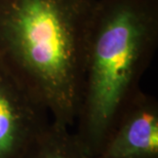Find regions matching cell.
<instances>
[{"mask_svg": "<svg viewBox=\"0 0 158 158\" xmlns=\"http://www.w3.org/2000/svg\"><path fill=\"white\" fill-rule=\"evenodd\" d=\"M96 0H0V64L74 127L84 42Z\"/></svg>", "mask_w": 158, "mask_h": 158, "instance_id": "6da1fadb", "label": "cell"}, {"mask_svg": "<svg viewBox=\"0 0 158 158\" xmlns=\"http://www.w3.org/2000/svg\"><path fill=\"white\" fill-rule=\"evenodd\" d=\"M158 44V0H96L84 42L74 132L90 156L99 152Z\"/></svg>", "mask_w": 158, "mask_h": 158, "instance_id": "7a4b0ae2", "label": "cell"}, {"mask_svg": "<svg viewBox=\"0 0 158 158\" xmlns=\"http://www.w3.org/2000/svg\"><path fill=\"white\" fill-rule=\"evenodd\" d=\"M52 122L45 106L0 64V158H21Z\"/></svg>", "mask_w": 158, "mask_h": 158, "instance_id": "3957f363", "label": "cell"}, {"mask_svg": "<svg viewBox=\"0 0 158 158\" xmlns=\"http://www.w3.org/2000/svg\"><path fill=\"white\" fill-rule=\"evenodd\" d=\"M91 158H158V102L139 90Z\"/></svg>", "mask_w": 158, "mask_h": 158, "instance_id": "277c9868", "label": "cell"}, {"mask_svg": "<svg viewBox=\"0 0 158 158\" xmlns=\"http://www.w3.org/2000/svg\"><path fill=\"white\" fill-rule=\"evenodd\" d=\"M21 158H91L72 128L52 122Z\"/></svg>", "mask_w": 158, "mask_h": 158, "instance_id": "5b68a950", "label": "cell"}]
</instances>
